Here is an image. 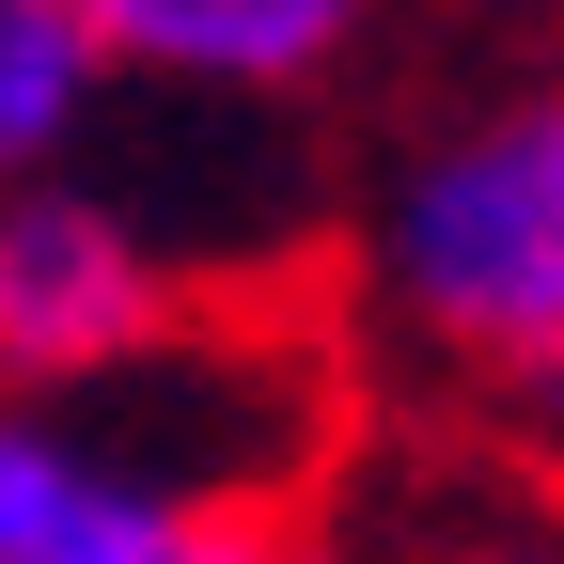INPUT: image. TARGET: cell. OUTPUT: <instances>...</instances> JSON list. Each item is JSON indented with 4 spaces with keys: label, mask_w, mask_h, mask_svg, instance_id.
Listing matches in <instances>:
<instances>
[{
    "label": "cell",
    "mask_w": 564,
    "mask_h": 564,
    "mask_svg": "<svg viewBox=\"0 0 564 564\" xmlns=\"http://www.w3.org/2000/svg\"><path fill=\"white\" fill-rule=\"evenodd\" d=\"M314 345L204 299L110 392L0 408V564H329Z\"/></svg>",
    "instance_id": "1"
},
{
    "label": "cell",
    "mask_w": 564,
    "mask_h": 564,
    "mask_svg": "<svg viewBox=\"0 0 564 564\" xmlns=\"http://www.w3.org/2000/svg\"><path fill=\"white\" fill-rule=\"evenodd\" d=\"M361 345L486 423L564 408V79H502L361 188Z\"/></svg>",
    "instance_id": "2"
},
{
    "label": "cell",
    "mask_w": 564,
    "mask_h": 564,
    "mask_svg": "<svg viewBox=\"0 0 564 564\" xmlns=\"http://www.w3.org/2000/svg\"><path fill=\"white\" fill-rule=\"evenodd\" d=\"M329 564H564V486L518 455H392L361 502H314Z\"/></svg>",
    "instance_id": "5"
},
{
    "label": "cell",
    "mask_w": 564,
    "mask_h": 564,
    "mask_svg": "<svg viewBox=\"0 0 564 564\" xmlns=\"http://www.w3.org/2000/svg\"><path fill=\"white\" fill-rule=\"evenodd\" d=\"M95 126H110V63L79 47V17L63 0H0V188L79 173Z\"/></svg>",
    "instance_id": "6"
},
{
    "label": "cell",
    "mask_w": 564,
    "mask_h": 564,
    "mask_svg": "<svg viewBox=\"0 0 564 564\" xmlns=\"http://www.w3.org/2000/svg\"><path fill=\"white\" fill-rule=\"evenodd\" d=\"M79 47L110 63V95L173 110H299L345 47L377 32V0H63Z\"/></svg>",
    "instance_id": "4"
},
{
    "label": "cell",
    "mask_w": 564,
    "mask_h": 564,
    "mask_svg": "<svg viewBox=\"0 0 564 564\" xmlns=\"http://www.w3.org/2000/svg\"><path fill=\"white\" fill-rule=\"evenodd\" d=\"M188 314H204L188 251L141 220L126 188H95V173L0 188V408L110 392L126 361H158Z\"/></svg>",
    "instance_id": "3"
}]
</instances>
